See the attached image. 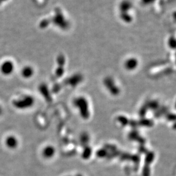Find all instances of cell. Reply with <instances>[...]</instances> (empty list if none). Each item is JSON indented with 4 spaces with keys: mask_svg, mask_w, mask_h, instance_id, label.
<instances>
[{
    "mask_svg": "<svg viewBox=\"0 0 176 176\" xmlns=\"http://www.w3.org/2000/svg\"><path fill=\"white\" fill-rule=\"evenodd\" d=\"M13 106L18 110H25L31 108L35 104V98L30 94H25L13 100Z\"/></svg>",
    "mask_w": 176,
    "mask_h": 176,
    "instance_id": "1",
    "label": "cell"
},
{
    "mask_svg": "<svg viewBox=\"0 0 176 176\" xmlns=\"http://www.w3.org/2000/svg\"><path fill=\"white\" fill-rule=\"evenodd\" d=\"M15 65L11 60L3 61L0 65V73L5 77H9L14 73Z\"/></svg>",
    "mask_w": 176,
    "mask_h": 176,
    "instance_id": "2",
    "label": "cell"
},
{
    "mask_svg": "<svg viewBox=\"0 0 176 176\" xmlns=\"http://www.w3.org/2000/svg\"><path fill=\"white\" fill-rule=\"evenodd\" d=\"M4 144L6 148L13 151L18 148L19 145V141L17 136L13 134H10L7 136L5 138Z\"/></svg>",
    "mask_w": 176,
    "mask_h": 176,
    "instance_id": "3",
    "label": "cell"
},
{
    "mask_svg": "<svg viewBox=\"0 0 176 176\" xmlns=\"http://www.w3.org/2000/svg\"><path fill=\"white\" fill-rule=\"evenodd\" d=\"M55 11L54 16L51 19H49V21L50 22H53L56 26L63 28L64 26V22L65 21L63 14L59 9H56Z\"/></svg>",
    "mask_w": 176,
    "mask_h": 176,
    "instance_id": "4",
    "label": "cell"
},
{
    "mask_svg": "<svg viewBox=\"0 0 176 176\" xmlns=\"http://www.w3.org/2000/svg\"><path fill=\"white\" fill-rule=\"evenodd\" d=\"M34 69L30 65H25L21 70V76L24 79H30L34 76Z\"/></svg>",
    "mask_w": 176,
    "mask_h": 176,
    "instance_id": "5",
    "label": "cell"
},
{
    "mask_svg": "<svg viewBox=\"0 0 176 176\" xmlns=\"http://www.w3.org/2000/svg\"><path fill=\"white\" fill-rule=\"evenodd\" d=\"M55 153V149L54 147L48 145L43 148L42 151L43 157L45 158H51Z\"/></svg>",
    "mask_w": 176,
    "mask_h": 176,
    "instance_id": "6",
    "label": "cell"
},
{
    "mask_svg": "<svg viewBox=\"0 0 176 176\" xmlns=\"http://www.w3.org/2000/svg\"><path fill=\"white\" fill-rule=\"evenodd\" d=\"M3 112H4V109H3V108L2 106V105L0 104V116L2 115L3 114Z\"/></svg>",
    "mask_w": 176,
    "mask_h": 176,
    "instance_id": "7",
    "label": "cell"
},
{
    "mask_svg": "<svg viewBox=\"0 0 176 176\" xmlns=\"http://www.w3.org/2000/svg\"><path fill=\"white\" fill-rule=\"evenodd\" d=\"M2 2H6L7 1H8V0H0Z\"/></svg>",
    "mask_w": 176,
    "mask_h": 176,
    "instance_id": "8",
    "label": "cell"
}]
</instances>
